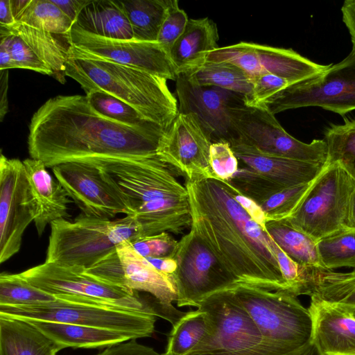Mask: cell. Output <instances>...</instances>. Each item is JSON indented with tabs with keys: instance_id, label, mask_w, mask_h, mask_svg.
<instances>
[{
	"instance_id": "obj_1",
	"label": "cell",
	"mask_w": 355,
	"mask_h": 355,
	"mask_svg": "<svg viewBox=\"0 0 355 355\" xmlns=\"http://www.w3.org/2000/svg\"><path fill=\"white\" fill-rule=\"evenodd\" d=\"M164 130L120 123L100 114L83 95H58L33 114L28 137L31 158L47 168L67 162L137 159L156 153Z\"/></svg>"
},
{
	"instance_id": "obj_2",
	"label": "cell",
	"mask_w": 355,
	"mask_h": 355,
	"mask_svg": "<svg viewBox=\"0 0 355 355\" xmlns=\"http://www.w3.org/2000/svg\"><path fill=\"white\" fill-rule=\"evenodd\" d=\"M193 230L237 283L270 291L289 288L270 248L272 238L216 178L187 180Z\"/></svg>"
},
{
	"instance_id": "obj_3",
	"label": "cell",
	"mask_w": 355,
	"mask_h": 355,
	"mask_svg": "<svg viewBox=\"0 0 355 355\" xmlns=\"http://www.w3.org/2000/svg\"><path fill=\"white\" fill-rule=\"evenodd\" d=\"M105 180L126 203L142 236L164 232L180 234L192 223L189 194L175 172L157 153L137 159H101Z\"/></svg>"
},
{
	"instance_id": "obj_4",
	"label": "cell",
	"mask_w": 355,
	"mask_h": 355,
	"mask_svg": "<svg viewBox=\"0 0 355 355\" xmlns=\"http://www.w3.org/2000/svg\"><path fill=\"white\" fill-rule=\"evenodd\" d=\"M65 75L85 93L102 91L126 103L148 121L166 130L178 113L167 80L144 71L102 60L68 55Z\"/></svg>"
},
{
	"instance_id": "obj_5",
	"label": "cell",
	"mask_w": 355,
	"mask_h": 355,
	"mask_svg": "<svg viewBox=\"0 0 355 355\" xmlns=\"http://www.w3.org/2000/svg\"><path fill=\"white\" fill-rule=\"evenodd\" d=\"M44 262L88 268L114 250L118 244L142 236L131 215L104 219L80 214L73 221H53Z\"/></svg>"
},
{
	"instance_id": "obj_6",
	"label": "cell",
	"mask_w": 355,
	"mask_h": 355,
	"mask_svg": "<svg viewBox=\"0 0 355 355\" xmlns=\"http://www.w3.org/2000/svg\"><path fill=\"white\" fill-rule=\"evenodd\" d=\"M228 288L268 344L289 354L312 341L311 315L294 295L242 283Z\"/></svg>"
},
{
	"instance_id": "obj_7",
	"label": "cell",
	"mask_w": 355,
	"mask_h": 355,
	"mask_svg": "<svg viewBox=\"0 0 355 355\" xmlns=\"http://www.w3.org/2000/svg\"><path fill=\"white\" fill-rule=\"evenodd\" d=\"M0 315L34 321L55 322L114 330L135 339L151 336L156 315L71 297L24 306H0Z\"/></svg>"
},
{
	"instance_id": "obj_8",
	"label": "cell",
	"mask_w": 355,
	"mask_h": 355,
	"mask_svg": "<svg viewBox=\"0 0 355 355\" xmlns=\"http://www.w3.org/2000/svg\"><path fill=\"white\" fill-rule=\"evenodd\" d=\"M197 309L207 314L211 324L212 334L207 342L191 353L220 352L231 355L288 354L265 341L251 317L235 299L229 288L204 298L198 303Z\"/></svg>"
},
{
	"instance_id": "obj_9",
	"label": "cell",
	"mask_w": 355,
	"mask_h": 355,
	"mask_svg": "<svg viewBox=\"0 0 355 355\" xmlns=\"http://www.w3.org/2000/svg\"><path fill=\"white\" fill-rule=\"evenodd\" d=\"M355 182L336 164H326L294 213L286 220L316 242L345 229Z\"/></svg>"
},
{
	"instance_id": "obj_10",
	"label": "cell",
	"mask_w": 355,
	"mask_h": 355,
	"mask_svg": "<svg viewBox=\"0 0 355 355\" xmlns=\"http://www.w3.org/2000/svg\"><path fill=\"white\" fill-rule=\"evenodd\" d=\"M318 107L341 116L355 110V49L340 62L328 64L314 77L289 85L270 98L265 109L273 114Z\"/></svg>"
},
{
	"instance_id": "obj_11",
	"label": "cell",
	"mask_w": 355,
	"mask_h": 355,
	"mask_svg": "<svg viewBox=\"0 0 355 355\" xmlns=\"http://www.w3.org/2000/svg\"><path fill=\"white\" fill-rule=\"evenodd\" d=\"M85 270L44 262L20 273L32 285L55 297H71L158 316L155 307L141 300L137 292L103 282Z\"/></svg>"
},
{
	"instance_id": "obj_12",
	"label": "cell",
	"mask_w": 355,
	"mask_h": 355,
	"mask_svg": "<svg viewBox=\"0 0 355 355\" xmlns=\"http://www.w3.org/2000/svg\"><path fill=\"white\" fill-rule=\"evenodd\" d=\"M230 116L235 139L243 144L271 155L327 163V148L324 139H313L306 144L295 139L268 110L248 107L243 103L232 107Z\"/></svg>"
},
{
	"instance_id": "obj_13",
	"label": "cell",
	"mask_w": 355,
	"mask_h": 355,
	"mask_svg": "<svg viewBox=\"0 0 355 355\" xmlns=\"http://www.w3.org/2000/svg\"><path fill=\"white\" fill-rule=\"evenodd\" d=\"M172 257L177 261L171 275L178 306L197 308L204 298L237 283L191 228L178 241Z\"/></svg>"
},
{
	"instance_id": "obj_14",
	"label": "cell",
	"mask_w": 355,
	"mask_h": 355,
	"mask_svg": "<svg viewBox=\"0 0 355 355\" xmlns=\"http://www.w3.org/2000/svg\"><path fill=\"white\" fill-rule=\"evenodd\" d=\"M68 40L69 56L113 62L166 80H176L175 69L170 55L157 42L103 37L88 33L74 24Z\"/></svg>"
},
{
	"instance_id": "obj_15",
	"label": "cell",
	"mask_w": 355,
	"mask_h": 355,
	"mask_svg": "<svg viewBox=\"0 0 355 355\" xmlns=\"http://www.w3.org/2000/svg\"><path fill=\"white\" fill-rule=\"evenodd\" d=\"M207 60L233 64L251 78L273 74L286 79L289 85L310 79L328 67L311 61L292 49L247 42L219 47L211 52Z\"/></svg>"
},
{
	"instance_id": "obj_16",
	"label": "cell",
	"mask_w": 355,
	"mask_h": 355,
	"mask_svg": "<svg viewBox=\"0 0 355 355\" xmlns=\"http://www.w3.org/2000/svg\"><path fill=\"white\" fill-rule=\"evenodd\" d=\"M34 220V207L24 162L0 156V263L15 254Z\"/></svg>"
},
{
	"instance_id": "obj_17",
	"label": "cell",
	"mask_w": 355,
	"mask_h": 355,
	"mask_svg": "<svg viewBox=\"0 0 355 355\" xmlns=\"http://www.w3.org/2000/svg\"><path fill=\"white\" fill-rule=\"evenodd\" d=\"M52 171L82 214L104 219L119 214L130 215L126 203L97 165L90 162H67L54 166Z\"/></svg>"
},
{
	"instance_id": "obj_18",
	"label": "cell",
	"mask_w": 355,
	"mask_h": 355,
	"mask_svg": "<svg viewBox=\"0 0 355 355\" xmlns=\"http://www.w3.org/2000/svg\"><path fill=\"white\" fill-rule=\"evenodd\" d=\"M211 143L193 114L178 112L164 130L156 153L187 180L215 178L209 162Z\"/></svg>"
},
{
	"instance_id": "obj_19",
	"label": "cell",
	"mask_w": 355,
	"mask_h": 355,
	"mask_svg": "<svg viewBox=\"0 0 355 355\" xmlns=\"http://www.w3.org/2000/svg\"><path fill=\"white\" fill-rule=\"evenodd\" d=\"M178 112L193 114L211 142L236 138L230 109L243 103V96L214 86L200 85L183 74L177 76Z\"/></svg>"
},
{
	"instance_id": "obj_20",
	"label": "cell",
	"mask_w": 355,
	"mask_h": 355,
	"mask_svg": "<svg viewBox=\"0 0 355 355\" xmlns=\"http://www.w3.org/2000/svg\"><path fill=\"white\" fill-rule=\"evenodd\" d=\"M116 249L121 263L116 285L131 291L150 294L159 305L162 318L174 326L187 312L179 311L173 304L177 301L178 294L172 275L156 270L128 241L118 244Z\"/></svg>"
},
{
	"instance_id": "obj_21",
	"label": "cell",
	"mask_w": 355,
	"mask_h": 355,
	"mask_svg": "<svg viewBox=\"0 0 355 355\" xmlns=\"http://www.w3.org/2000/svg\"><path fill=\"white\" fill-rule=\"evenodd\" d=\"M313 341L322 355H355V316L352 311L311 299Z\"/></svg>"
},
{
	"instance_id": "obj_22",
	"label": "cell",
	"mask_w": 355,
	"mask_h": 355,
	"mask_svg": "<svg viewBox=\"0 0 355 355\" xmlns=\"http://www.w3.org/2000/svg\"><path fill=\"white\" fill-rule=\"evenodd\" d=\"M34 207V223L39 236L53 221L69 216V196L54 179L43 162L28 158L23 161Z\"/></svg>"
},
{
	"instance_id": "obj_23",
	"label": "cell",
	"mask_w": 355,
	"mask_h": 355,
	"mask_svg": "<svg viewBox=\"0 0 355 355\" xmlns=\"http://www.w3.org/2000/svg\"><path fill=\"white\" fill-rule=\"evenodd\" d=\"M237 159L245 166L287 188L313 181L326 164L288 159L262 153L237 139L230 142Z\"/></svg>"
},
{
	"instance_id": "obj_24",
	"label": "cell",
	"mask_w": 355,
	"mask_h": 355,
	"mask_svg": "<svg viewBox=\"0 0 355 355\" xmlns=\"http://www.w3.org/2000/svg\"><path fill=\"white\" fill-rule=\"evenodd\" d=\"M218 40L217 25L213 20L208 17L189 19L169 51L177 76L205 62L208 55L219 48Z\"/></svg>"
},
{
	"instance_id": "obj_25",
	"label": "cell",
	"mask_w": 355,
	"mask_h": 355,
	"mask_svg": "<svg viewBox=\"0 0 355 355\" xmlns=\"http://www.w3.org/2000/svg\"><path fill=\"white\" fill-rule=\"evenodd\" d=\"M26 321L58 345L62 349L66 347H108L135 339L130 334L107 329L55 322Z\"/></svg>"
},
{
	"instance_id": "obj_26",
	"label": "cell",
	"mask_w": 355,
	"mask_h": 355,
	"mask_svg": "<svg viewBox=\"0 0 355 355\" xmlns=\"http://www.w3.org/2000/svg\"><path fill=\"white\" fill-rule=\"evenodd\" d=\"M61 349L29 322L0 315V355H56Z\"/></svg>"
},
{
	"instance_id": "obj_27",
	"label": "cell",
	"mask_w": 355,
	"mask_h": 355,
	"mask_svg": "<svg viewBox=\"0 0 355 355\" xmlns=\"http://www.w3.org/2000/svg\"><path fill=\"white\" fill-rule=\"evenodd\" d=\"M74 24L88 33L103 37L133 38L130 21L114 0H89Z\"/></svg>"
},
{
	"instance_id": "obj_28",
	"label": "cell",
	"mask_w": 355,
	"mask_h": 355,
	"mask_svg": "<svg viewBox=\"0 0 355 355\" xmlns=\"http://www.w3.org/2000/svg\"><path fill=\"white\" fill-rule=\"evenodd\" d=\"M8 28L20 37L49 67L52 77L62 84L66 82L65 63L70 48L69 35H55L19 22Z\"/></svg>"
},
{
	"instance_id": "obj_29",
	"label": "cell",
	"mask_w": 355,
	"mask_h": 355,
	"mask_svg": "<svg viewBox=\"0 0 355 355\" xmlns=\"http://www.w3.org/2000/svg\"><path fill=\"white\" fill-rule=\"evenodd\" d=\"M306 272L311 299L355 311V268L349 272L308 268Z\"/></svg>"
},
{
	"instance_id": "obj_30",
	"label": "cell",
	"mask_w": 355,
	"mask_h": 355,
	"mask_svg": "<svg viewBox=\"0 0 355 355\" xmlns=\"http://www.w3.org/2000/svg\"><path fill=\"white\" fill-rule=\"evenodd\" d=\"M264 230L300 267L324 268L319 257L317 242L286 219L267 220Z\"/></svg>"
},
{
	"instance_id": "obj_31",
	"label": "cell",
	"mask_w": 355,
	"mask_h": 355,
	"mask_svg": "<svg viewBox=\"0 0 355 355\" xmlns=\"http://www.w3.org/2000/svg\"><path fill=\"white\" fill-rule=\"evenodd\" d=\"M128 19L133 40L157 42L171 0H114Z\"/></svg>"
},
{
	"instance_id": "obj_32",
	"label": "cell",
	"mask_w": 355,
	"mask_h": 355,
	"mask_svg": "<svg viewBox=\"0 0 355 355\" xmlns=\"http://www.w3.org/2000/svg\"><path fill=\"white\" fill-rule=\"evenodd\" d=\"M172 327L162 355H187L207 342L212 334L208 315L200 309L187 312Z\"/></svg>"
},
{
	"instance_id": "obj_33",
	"label": "cell",
	"mask_w": 355,
	"mask_h": 355,
	"mask_svg": "<svg viewBox=\"0 0 355 355\" xmlns=\"http://www.w3.org/2000/svg\"><path fill=\"white\" fill-rule=\"evenodd\" d=\"M181 74L200 85L220 87L243 96L250 92L252 87V78L239 67L227 62L207 60Z\"/></svg>"
},
{
	"instance_id": "obj_34",
	"label": "cell",
	"mask_w": 355,
	"mask_h": 355,
	"mask_svg": "<svg viewBox=\"0 0 355 355\" xmlns=\"http://www.w3.org/2000/svg\"><path fill=\"white\" fill-rule=\"evenodd\" d=\"M327 164L339 165L355 182V118L330 124L324 132Z\"/></svg>"
},
{
	"instance_id": "obj_35",
	"label": "cell",
	"mask_w": 355,
	"mask_h": 355,
	"mask_svg": "<svg viewBox=\"0 0 355 355\" xmlns=\"http://www.w3.org/2000/svg\"><path fill=\"white\" fill-rule=\"evenodd\" d=\"M16 22L60 35H68L74 24L51 0H31Z\"/></svg>"
},
{
	"instance_id": "obj_36",
	"label": "cell",
	"mask_w": 355,
	"mask_h": 355,
	"mask_svg": "<svg viewBox=\"0 0 355 355\" xmlns=\"http://www.w3.org/2000/svg\"><path fill=\"white\" fill-rule=\"evenodd\" d=\"M320 261L324 269L355 268V230L343 229L317 241Z\"/></svg>"
},
{
	"instance_id": "obj_37",
	"label": "cell",
	"mask_w": 355,
	"mask_h": 355,
	"mask_svg": "<svg viewBox=\"0 0 355 355\" xmlns=\"http://www.w3.org/2000/svg\"><path fill=\"white\" fill-rule=\"evenodd\" d=\"M54 300L55 296L32 285L21 273L0 275V306H31Z\"/></svg>"
},
{
	"instance_id": "obj_38",
	"label": "cell",
	"mask_w": 355,
	"mask_h": 355,
	"mask_svg": "<svg viewBox=\"0 0 355 355\" xmlns=\"http://www.w3.org/2000/svg\"><path fill=\"white\" fill-rule=\"evenodd\" d=\"M85 96L92 107L109 119L133 127H159L148 121L126 103L106 92L91 91L86 93Z\"/></svg>"
},
{
	"instance_id": "obj_39",
	"label": "cell",
	"mask_w": 355,
	"mask_h": 355,
	"mask_svg": "<svg viewBox=\"0 0 355 355\" xmlns=\"http://www.w3.org/2000/svg\"><path fill=\"white\" fill-rule=\"evenodd\" d=\"M227 182L241 195L259 205L285 187L254 170L244 166L239 168Z\"/></svg>"
},
{
	"instance_id": "obj_40",
	"label": "cell",
	"mask_w": 355,
	"mask_h": 355,
	"mask_svg": "<svg viewBox=\"0 0 355 355\" xmlns=\"http://www.w3.org/2000/svg\"><path fill=\"white\" fill-rule=\"evenodd\" d=\"M313 182L285 188L259 205L266 220H279L291 216L309 191Z\"/></svg>"
},
{
	"instance_id": "obj_41",
	"label": "cell",
	"mask_w": 355,
	"mask_h": 355,
	"mask_svg": "<svg viewBox=\"0 0 355 355\" xmlns=\"http://www.w3.org/2000/svg\"><path fill=\"white\" fill-rule=\"evenodd\" d=\"M289 86L288 82L273 74H263L252 78L250 92L243 96L244 105L265 109L266 102L280 91Z\"/></svg>"
},
{
	"instance_id": "obj_42",
	"label": "cell",
	"mask_w": 355,
	"mask_h": 355,
	"mask_svg": "<svg viewBox=\"0 0 355 355\" xmlns=\"http://www.w3.org/2000/svg\"><path fill=\"white\" fill-rule=\"evenodd\" d=\"M189 18L180 8L177 0H171L170 6L159 30L157 42L168 52L183 33Z\"/></svg>"
},
{
	"instance_id": "obj_43",
	"label": "cell",
	"mask_w": 355,
	"mask_h": 355,
	"mask_svg": "<svg viewBox=\"0 0 355 355\" xmlns=\"http://www.w3.org/2000/svg\"><path fill=\"white\" fill-rule=\"evenodd\" d=\"M239 159L227 141L213 142L210 146L209 162L214 177L227 181L239 169Z\"/></svg>"
},
{
	"instance_id": "obj_44",
	"label": "cell",
	"mask_w": 355,
	"mask_h": 355,
	"mask_svg": "<svg viewBox=\"0 0 355 355\" xmlns=\"http://www.w3.org/2000/svg\"><path fill=\"white\" fill-rule=\"evenodd\" d=\"M129 242L134 250L144 258L172 256L178 243L166 232L140 236Z\"/></svg>"
},
{
	"instance_id": "obj_45",
	"label": "cell",
	"mask_w": 355,
	"mask_h": 355,
	"mask_svg": "<svg viewBox=\"0 0 355 355\" xmlns=\"http://www.w3.org/2000/svg\"><path fill=\"white\" fill-rule=\"evenodd\" d=\"M10 51L16 68L30 69L53 76L49 67L20 37L14 33L10 41Z\"/></svg>"
},
{
	"instance_id": "obj_46",
	"label": "cell",
	"mask_w": 355,
	"mask_h": 355,
	"mask_svg": "<svg viewBox=\"0 0 355 355\" xmlns=\"http://www.w3.org/2000/svg\"><path fill=\"white\" fill-rule=\"evenodd\" d=\"M97 355H162L153 348L141 345L136 339L108 347Z\"/></svg>"
},
{
	"instance_id": "obj_47",
	"label": "cell",
	"mask_w": 355,
	"mask_h": 355,
	"mask_svg": "<svg viewBox=\"0 0 355 355\" xmlns=\"http://www.w3.org/2000/svg\"><path fill=\"white\" fill-rule=\"evenodd\" d=\"M12 37L8 27L0 26V70L16 68L10 51Z\"/></svg>"
},
{
	"instance_id": "obj_48",
	"label": "cell",
	"mask_w": 355,
	"mask_h": 355,
	"mask_svg": "<svg viewBox=\"0 0 355 355\" xmlns=\"http://www.w3.org/2000/svg\"><path fill=\"white\" fill-rule=\"evenodd\" d=\"M232 189L235 200L248 214V215L264 229L267 220L261 206L254 200L239 193L233 187Z\"/></svg>"
},
{
	"instance_id": "obj_49",
	"label": "cell",
	"mask_w": 355,
	"mask_h": 355,
	"mask_svg": "<svg viewBox=\"0 0 355 355\" xmlns=\"http://www.w3.org/2000/svg\"><path fill=\"white\" fill-rule=\"evenodd\" d=\"M342 19L351 38L352 49H355V0H346L341 7Z\"/></svg>"
},
{
	"instance_id": "obj_50",
	"label": "cell",
	"mask_w": 355,
	"mask_h": 355,
	"mask_svg": "<svg viewBox=\"0 0 355 355\" xmlns=\"http://www.w3.org/2000/svg\"><path fill=\"white\" fill-rule=\"evenodd\" d=\"M60 10L75 23L80 12L89 0H51Z\"/></svg>"
},
{
	"instance_id": "obj_51",
	"label": "cell",
	"mask_w": 355,
	"mask_h": 355,
	"mask_svg": "<svg viewBox=\"0 0 355 355\" xmlns=\"http://www.w3.org/2000/svg\"><path fill=\"white\" fill-rule=\"evenodd\" d=\"M156 270L167 274L172 275L177 268V261L172 256L164 257L145 258Z\"/></svg>"
},
{
	"instance_id": "obj_52",
	"label": "cell",
	"mask_w": 355,
	"mask_h": 355,
	"mask_svg": "<svg viewBox=\"0 0 355 355\" xmlns=\"http://www.w3.org/2000/svg\"><path fill=\"white\" fill-rule=\"evenodd\" d=\"M8 69L0 70V120L3 121L8 111Z\"/></svg>"
},
{
	"instance_id": "obj_53",
	"label": "cell",
	"mask_w": 355,
	"mask_h": 355,
	"mask_svg": "<svg viewBox=\"0 0 355 355\" xmlns=\"http://www.w3.org/2000/svg\"><path fill=\"white\" fill-rule=\"evenodd\" d=\"M16 21L13 17L10 0L0 1V26L10 27L14 25Z\"/></svg>"
},
{
	"instance_id": "obj_54",
	"label": "cell",
	"mask_w": 355,
	"mask_h": 355,
	"mask_svg": "<svg viewBox=\"0 0 355 355\" xmlns=\"http://www.w3.org/2000/svg\"><path fill=\"white\" fill-rule=\"evenodd\" d=\"M345 229L355 230V184L349 200Z\"/></svg>"
},
{
	"instance_id": "obj_55",
	"label": "cell",
	"mask_w": 355,
	"mask_h": 355,
	"mask_svg": "<svg viewBox=\"0 0 355 355\" xmlns=\"http://www.w3.org/2000/svg\"><path fill=\"white\" fill-rule=\"evenodd\" d=\"M13 17L15 19L21 15L28 6L31 0H10Z\"/></svg>"
},
{
	"instance_id": "obj_56",
	"label": "cell",
	"mask_w": 355,
	"mask_h": 355,
	"mask_svg": "<svg viewBox=\"0 0 355 355\" xmlns=\"http://www.w3.org/2000/svg\"><path fill=\"white\" fill-rule=\"evenodd\" d=\"M286 355H322L314 342H310L302 348Z\"/></svg>"
},
{
	"instance_id": "obj_57",
	"label": "cell",
	"mask_w": 355,
	"mask_h": 355,
	"mask_svg": "<svg viewBox=\"0 0 355 355\" xmlns=\"http://www.w3.org/2000/svg\"><path fill=\"white\" fill-rule=\"evenodd\" d=\"M352 312H353V313H354V316H355V311H352Z\"/></svg>"
}]
</instances>
